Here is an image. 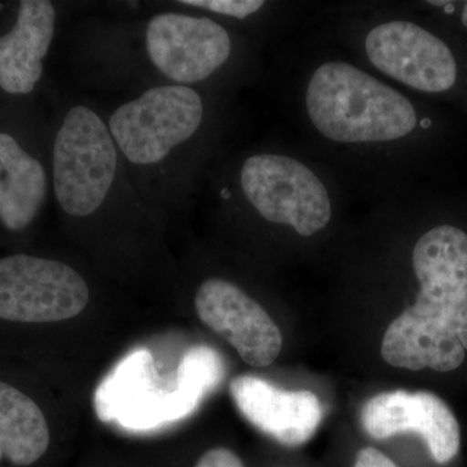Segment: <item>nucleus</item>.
Here are the masks:
<instances>
[{
	"label": "nucleus",
	"instance_id": "obj_13",
	"mask_svg": "<svg viewBox=\"0 0 467 467\" xmlns=\"http://www.w3.org/2000/svg\"><path fill=\"white\" fill-rule=\"evenodd\" d=\"M169 5L216 18L256 43L263 51H275L296 36L318 5L275 0H177Z\"/></svg>",
	"mask_w": 467,
	"mask_h": 467
},
{
	"label": "nucleus",
	"instance_id": "obj_11",
	"mask_svg": "<svg viewBox=\"0 0 467 467\" xmlns=\"http://www.w3.org/2000/svg\"><path fill=\"white\" fill-rule=\"evenodd\" d=\"M60 18L50 0L18 3L14 26L0 36V90L9 97H29L36 90Z\"/></svg>",
	"mask_w": 467,
	"mask_h": 467
},
{
	"label": "nucleus",
	"instance_id": "obj_15",
	"mask_svg": "<svg viewBox=\"0 0 467 467\" xmlns=\"http://www.w3.org/2000/svg\"><path fill=\"white\" fill-rule=\"evenodd\" d=\"M150 352L137 350L119 362L95 393V410L103 422L119 420L150 395Z\"/></svg>",
	"mask_w": 467,
	"mask_h": 467
},
{
	"label": "nucleus",
	"instance_id": "obj_17",
	"mask_svg": "<svg viewBox=\"0 0 467 467\" xmlns=\"http://www.w3.org/2000/svg\"><path fill=\"white\" fill-rule=\"evenodd\" d=\"M355 467H399L389 457L373 447L361 450L356 457Z\"/></svg>",
	"mask_w": 467,
	"mask_h": 467
},
{
	"label": "nucleus",
	"instance_id": "obj_2",
	"mask_svg": "<svg viewBox=\"0 0 467 467\" xmlns=\"http://www.w3.org/2000/svg\"><path fill=\"white\" fill-rule=\"evenodd\" d=\"M235 97L155 85L107 109L135 189L162 218L201 202L208 174L235 146Z\"/></svg>",
	"mask_w": 467,
	"mask_h": 467
},
{
	"label": "nucleus",
	"instance_id": "obj_9",
	"mask_svg": "<svg viewBox=\"0 0 467 467\" xmlns=\"http://www.w3.org/2000/svg\"><path fill=\"white\" fill-rule=\"evenodd\" d=\"M361 423L374 439L414 432L422 436L432 459L448 463L459 454L460 425L450 407L431 392H383L364 405Z\"/></svg>",
	"mask_w": 467,
	"mask_h": 467
},
{
	"label": "nucleus",
	"instance_id": "obj_7",
	"mask_svg": "<svg viewBox=\"0 0 467 467\" xmlns=\"http://www.w3.org/2000/svg\"><path fill=\"white\" fill-rule=\"evenodd\" d=\"M91 300L88 276L73 264L38 254L0 259V319L52 324L84 312Z\"/></svg>",
	"mask_w": 467,
	"mask_h": 467
},
{
	"label": "nucleus",
	"instance_id": "obj_16",
	"mask_svg": "<svg viewBox=\"0 0 467 467\" xmlns=\"http://www.w3.org/2000/svg\"><path fill=\"white\" fill-rule=\"evenodd\" d=\"M195 467H244L242 460L227 448H213L205 451Z\"/></svg>",
	"mask_w": 467,
	"mask_h": 467
},
{
	"label": "nucleus",
	"instance_id": "obj_5",
	"mask_svg": "<svg viewBox=\"0 0 467 467\" xmlns=\"http://www.w3.org/2000/svg\"><path fill=\"white\" fill-rule=\"evenodd\" d=\"M133 18L147 81L235 97L265 76L264 51L216 18L169 2Z\"/></svg>",
	"mask_w": 467,
	"mask_h": 467
},
{
	"label": "nucleus",
	"instance_id": "obj_10",
	"mask_svg": "<svg viewBox=\"0 0 467 467\" xmlns=\"http://www.w3.org/2000/svg\"><path fill=\"white\" fill-rule=\"evenodd\" d=\"M229 389L251 425L288 447L312 439L324 418L321 401L310 391H285L251 374L233 378Z\"/></svg>",
	"mask_w": 467,
	"mask_h": 467
},
{
	"label": "nucleus",
	"instance_id": "obj_12",
	"mask_svg": "<svg viewBox=\"0 0 467 467\" xmlns=\"http://www.w3.org/2000/svg\"><path fill=\"white\" fill-rule=\"evenodd\" d=\"M52 196L51 156L43 159L16 134L0 130V227L27 232Z\"/></svg>",
	"mask_w": 467,
	"mask_h": 467
},
{
	"label": "nucleus",
	"instance_id": "obj_3",
	"mask_svg": "<svg viewBox=\"0 0 467 467\" xmlns=\"http://www.w3.org/2000/svg\"><path fill=\"white\" fill-rule=\"evenodd\" d=\"M353 199L333 169L292 140L235 144L212 169L201 196L226 225L301 242L331 232Z\"/></svg>",
	"mask_w": 467,
	"mask_h": 467
},
{
	"label": "nucleus",
	"instance_id": "obj_18",
	"mask_svg": "<svg viewBox=\"0 0 467 467\" xmlns=\"http://www.w3.org/2000/svg\"><path fill=\"white\" fill-rule=\"evenodd\" d=\"M459 21L461 27H463V29H465L467 32V2L463 3V5H461Z\"/></svg>",
	"mask_w": 467,
	"mask_h": 467
},
{
	"label": "nucleus",
	"instance_id": "obj_8",
	"mask_svg": "<svg viewBox=\"0 0 467 467\" xmlns=\"http://www.w3.org/2000/svg\"><path fill=\"white\" fill-rule=\"evenodd\" d=\"M193 304L202 324L251 367H269L281 353L284 342L278 326L238 282L225 275H205L196 285Z\"/></svg>",
	"mask_w": 467,
	"mask_h": 467
},
{
	"label": "nucleus",
	"instance_id": "obj_1",
	"mask_svg": "<svg viewBox=\"0 0 467 467\" xmlns=\"http://www.w3.org/2000/svg\"><path fill=\"white\" fill-rule=\"evenodd\" d=\"M273 70L292 140L353 198L376 204L409 192L420 143L435 128L417 98L362 67L312 17L276 48Z\"/></svg>",
	"mask_w": 467,
	"mask_h": 467
},
{
	"label": "nucleus",
	"instance_id": "obj_4",
	"mask_svg": "<svg viewBox=\"0 0 467 467\" xmlns=\"http://www.w3.org/2000/svg\"><path fill=\"white\" fill-rule=\"evenodd\" d=\"M52 198L70 229L88 239L156 234L164 218L144 202L107 124L104 107L67 92L51 128Z\"/></svg>",
	"mask_w": 467,
	"mask_h": 467
},
{
	"label": "nucleus",
	"instance_id": "obj_19",
	"mask_svg": "<svg viewBox=\"0 0 467 467\" xmlns=\"http://www.w3.org/2000/svg\"><path fill=\"white\" fill-rule=\"evenodd\" d=\"M3 459V454H2V451H0V460Z\"/></svg>",
	"mask_w": 467,
	"mask_h": 467
},
{
	"label": "nucleus",
	"instance_id": "obj_6",
	"mask_svg": "<svg viewBox=\"0 0 467 467\" xmlns=\"http://www.w3.org/2000/svg\"><path fill=\"white\" fill-rule=\"evenodd\" d=\"M410 269L414 303L387 327L382 358L408 370H456L466 356L460 337L467 328V275L425 261H411Z\"/></svg>",
	"mask_w": 467,
	"mask_h": 467
},
{
	"label": "nucleus",
	"instance_id": "obj_14",
	"mask_svg": "<svg viewBox=\"0 0 467 467\" xmlns=\"http://www.w3.org/2000/svg\"><path fill=\"white\" fill-rule=\"evenodd\" d=\"M50 427L42 409L26 393L0 380V451L16 466L41 460L50 445Z\"/></svg>",
	"mask_w": 467,
	"mask_h": 467
}]
</instances>
